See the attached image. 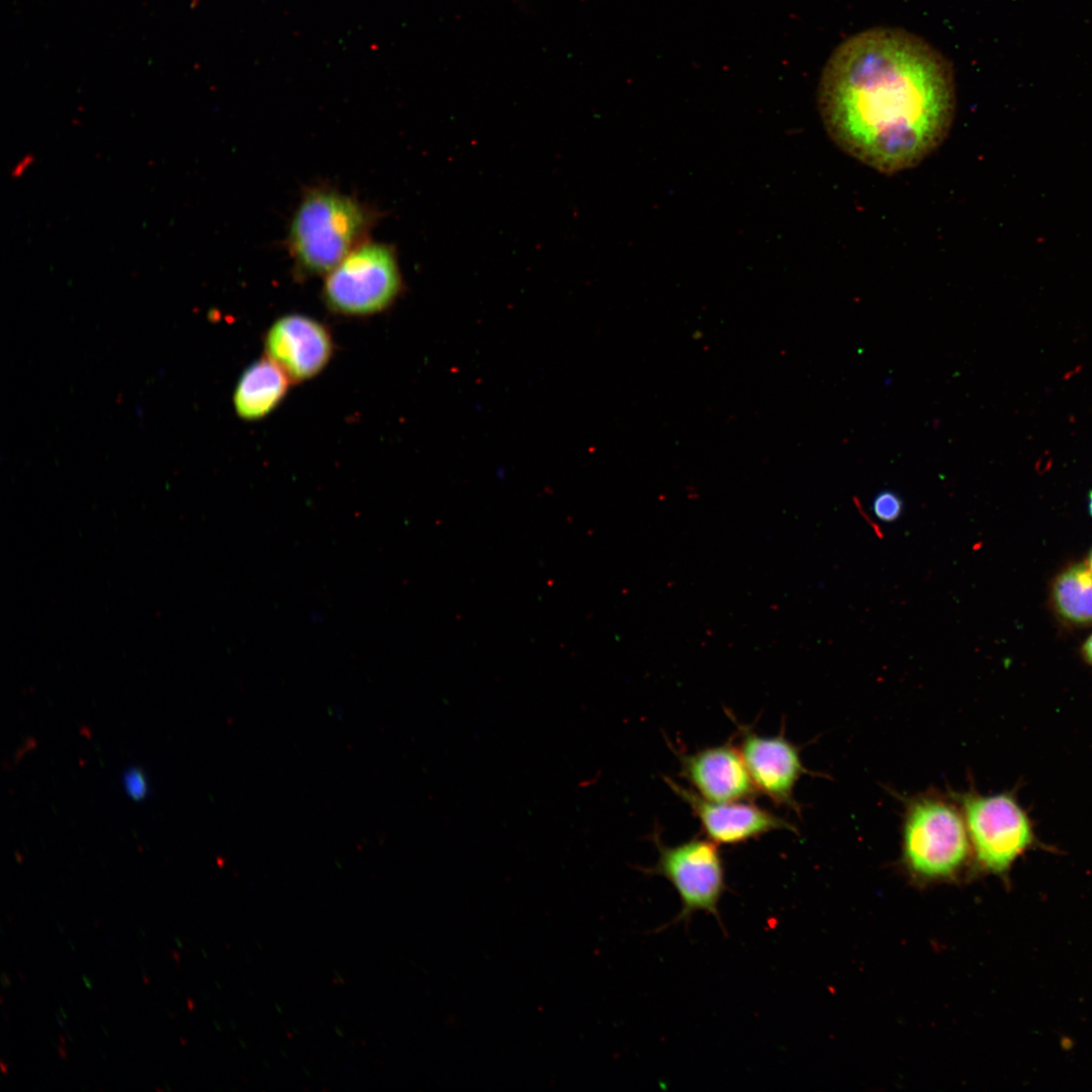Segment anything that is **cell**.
<instances>
[{
    "label": "cell",
    "mask_w": 1092,
    "mask_h": 1092,
    "mask_svg": "<svg viewBox=\"0 0 1092 1092\" xmlns=\"http://www.w3.org/2000/svg\"><path fill=\"white\" fill-rule=\"evenodd\" d=\"M663 779L673 793L690 806L706 837L718 845H738L775 830L797 832L791 822L751 801H708L672 779Z\"/></svg>",
    "instance_id": "ba28073f"
},
{
    "label": "cell",
    "mask_w": 1092,
    "mask_h": 1092,
    "mask_svg": "<svg viewBox=\"0 0 1092 1092\" xmlns=\"http://www.w3.org/2000/svg\"><path fill=\"white\" fill-rule=\"evenodd\" d=\"M951 795L962 810L972 855L983 872L1004 875L1018 857L1042 846L1014 792L983 795L970 788Z\"/></svg>",
    "instance_id": "277c9868"
},
{
    "label": "cell",
    "mask_w": 1092,
    "mask_h": 1092,
    "mask_svg": "<svg viewBox=\"0 0 1092 1092\" xmlns=\"http://www.w3.org/2000/svg\"><path fill=\"white\" fill-rule=\"evenodd\" d=\"M266 357L277 364L291 382H302L321 373L330 362L334 343L330 331L318 321L299 313L277 318L264 338Z\"/></svg>",
    "instance_id": "9c48e42d"
},
{
    "label": "cell",
    "mask_w": 1092,
    "mask_h": 1092,
    "mask_svg": "<svg viewBox=\"0 0 1092 1092\" xmlns=\"http://www.w3.org/2000/svg\"><path fill=\"white\" fill-rule=\"evenodd\" d=\"M1083 655L1085 660L1092 665V635L1083 645Z\"/></svg>",
    "instance_id": "2e32d148"
},
{
    "label": "cell",
    "mask_w": 1092,
    "mask_h": 1092,
    "mask_svg": "<svg viewBox=\"0 0 1092 1092\" xmlns=\"http://www.w3.org/2000/svg\"><path fill=\"white\" fill-rule=\"evenodd\" d=\"M192 1005H193V1002L190 999H188V1006H189L190 1009H192Z\"/></svg>",
    "instance_id": "cb8c5ba5"
},
{
    "label": "cell",
    "mask_w": 1092,
    "mask_h": 1092,
    "mask_svg": "<svg viewBox=\"0 0 1092 1092\" xmlns=\"http://www.w3.org/2000/svg\"><path fill=\"white\" fill-rule=\"evenodd\" d=\"M69 943H70L71 948L74 949V944L72 943L71 940H69Z\"/></svg>",
    "instance_id": "484cf974"
},
{
    "label": "cell",
    "mask_w": 1092,
    "mask_h": 1092,
    "mask_svg": "<svg viewBox=\"0 0 1092 1092\" xmlns=\"http://www.w3.org/2000/svg\"><path fill=\"white\" fill-rule=\"evenodd\" d=\"M82 979H83V982L85 983L86 987L91 989L92 988L91 980L89 978H87L86 976H82Z\"/></svg>",
    "instance_id": "d6986e66"
},
{
    "label": "cell",
    "mask_w": 1092,
    "mask_h": 1092,
    "mask_svg": "<svg viewBox=\"0 0 1092 1092\" xmlns=\"http://www.w3.org/2000/svg\"><path fill=\"white\" fill-rule=\"evenodd\" d=\"M122 784L127 795L134 801L144 800L149 793L147 778L141 767L127 768L123 774Z\"/></svg>",
    "instance_id": "5bb4252c"
},
{
    "label": "cell",
    "mask_w": 1092,
    "mask_h": 1092,
    "mask_svg": "<svg viewBox=\"0 0 1092 1092\" xmlns=\"http://www.w3.org/2000/svg\"><path fill=\"white\" fill-rule=\"evenodd\" d=\"M901 851L905 868L923 880L951 878L965 866L971 844L951 793L928 791L905 800Z\"/></svg>",
    "instance_id": "3957f363"
},
{
    "label": "cell",
    "mask_w": 1092,
    "mask_h": 1092,
    "mask_svg": "<svg viewBox=\"0 0 1092 1092\" xmlns=\"http://www.w3.org/2000/svg\"><path fill=\"white\" fill-rule=\"evenodd\" d=\"M402 288L395 252L380 243H362L327 275L326 305L347 316H366L389 307Z\"/></svg>",
    "instance_id": "5b68a950"
},
{
    "label": "cell",
    "mask_w": 1092,
    "mask_h": 1092,
    "mask_svg": "<svg viewBox=\"0 0 1092 1092\" xmlns=\"http://www.w3.org/2000/svg\"><path fill=\"white\" fill-rule=\"evenodd\" d=\"M32 161H33V157H32L31 155H26V156H25V157H24V158H23V159H22V160H21V161H20V162H19V163H18V164H17V165H16L15 167H14V168H13V170H12V173H11L12 177H13V178H17V177H19V176H20V175H21V174L23 173V171H24V170L26 169V167H27V166H29V165H30V164L32 163Z\"/></svg>",
    "instance_id": "9a60e30c"
},
{
    "label": "cell",
    "mask_w": 1092,
    "mask_h": 1092,
    "mask_svg": "<svg viewBox=\"0 0 1092 1092\" xmlns=\"http://www.w3.org/2000/svg\"><path fill=\"white\" fill-rule=\"evenodd\" d=\"M1054 604L1066 620L1076 624L1092 622V570L1076 564L1064 570L1053 586Z\"/></svg>",
    "instance_id": "7c38bea8"
},
{
    "label": "cell",
    "mask_w": 1092,
    "mask_h": 1092,
    "mask_svg": "<svg viewBox=\"0 0 1092 1092\" xmlns=\"http://www.w3.org/2000/svg\"><path fill=\"white\" fill-rule=\"evenodd\" d=\"M58 1051H59V1055H60V1057L62 1059H67V1055H66L64 1044H61L60 1046H58Z\"/></svg>",
    "instance_id": "ac0fdd59"
},
{
    "label": "cell",
    "mask_w": 1092,
    "mask_h": 1092,
    "mask_svg": "<svg viewBox=\"0 0 1092 1092\" xmlns=\"http://www.w3.org/2000/svg\"><path fill=\"white\" fill-rule=\"evenodd\" d=\"M1 1070L4 1074L7 1073V1065L4 1063V1061H1Z\"/></svg>",
    "instance_id": "44dd1931"
},
{
    "label": "cell",
    "mask_w": 1092,
    "mask_h": 1092,
    "mask_svg": "<svg viewBox=\"0 0 1092 1092\" xmlns=\"http://www.w3.org/2000/svg\"><path fill=\"white\" fill-rule=\"evenodd\" d=\"M658 855L655 863L644 869L648 875L661 876L670 883L680 900V911L670 923L689 924L699 911L715 917L725 928L719 912V902L727 890L724 861L718 844L708 838L695 836L675 845H666L654 834Z\"/></svg>",
    "instance_id": "8992f818"
},
{
    "label": "cell",
    "mask_w": 1092,
    "mask_h": 1092,
    "mask_svg": "<svg viewBox=\"0 0 1092 1092\" xmlns=\"http://www.w3.org/2000/svg\"><path fill=\"white\" fill-rule=\"evenodd\" d=\"M1088 496H1089V505H1088L1089 513H1090V516L1092 517V489L1089 491Z\"/></svg>",
    "instance_id": "ffe728a7"
},
{
    "label": "cell",
    "mask_w": 1092,
    "mask_h": 1092,
    "mask_svg": "<svg viewBox=\"0 0 1092 1092\" xmlns=\"http://www.w3.org/2000/svg\"><path fill=\"white\" fill-rule=\"evenodd\" d=\"M101 1028H102V1030L104 1031V1033H105L106 1035H108V1032H107V1030L105 1029V1027H104V1026H101Z\"/></svg>",
    "instance_id": "d4e9b609"
},
{
    "label": "cell",
    "mask_w": 1092,
    "mask_h": 1092,
    "mask_svg": "<svg viewBox=\"0 0 1092 1092\" xmlns=\"http://www.w3.org/2000/svg\"><path fill=\"white\" fill-rule=\"evenodd\" d=\"M1 984L4 988H8L11 985L8 975L4 972H2L1 974Z\"/></svg>",
    "instance_id": "e0dca14e"
},
{
    "label": "cell",
    "mask_w": 1092,
    "mask_h": 1092,
    "mask_svg": "<svg viewBox=\"0 0 1092 1092\" xmlns=\"http://www.w3.org/2000/svg\"><path fill=\"white\" fill-rule=\"evenodd\" d=\"M872 511L879 521L893 523L897 521L903 513V502L896 492L892 490H883L874 497Z\"/></svg>",
    "instance_id": "4fadbf2b"
},
{
    "label": "cell",
    "mask_w": 1092,
    "mask_h": 1092,
    "mask_svg": "<svg viewBox=\"0 0 1092 1092\" xmlns=\"http://www.w3.org/2000/svg\"><path fill=\"white\" fill-rule=\"evenodd\" d=\"M1089 567L1092 570V551H1091V554H1090V557H1089Z\"/></svg>",
    "instance_id": "7402d4cb"
},
{
    "label": "cell",
    "mask_w": 1092,
    "mask_h": 1092,
    "mask_svg": "<svg viewBox=\"0 0 1092 1092\" xmlns=\"http://www.w3.org/2000/svg\"><path fill=\"white\" fill-rule=\"evenodd\" d=\"M290 379L268 357L250 364L242 373L234 393L237 415L245 421L262 420L271 414L287 394Z\"/></svg>",
    "instance_id": "8fae6325"
},
{
    "label": "cell",
    "mask_w": 1092,
    "mask_h": 1092,
    "mask_svg": "<svg viewBox=\"0 0 1092 1092\" xmlns=\"http://www.w3.org/2000/svg\"><path fill=\"white\" fill-rule=\"evenodd\" d=\"M737 747L757 792L800 815L795 787L803 775L811 772L803 764L800 747L783 732L763 736L746 727H740Z\"/></svg>",
    "instance_id": "52a82bcc"
},
{
    "label": "cell",
    "mask_w": 1092,
    "mask_h": 1092,
    "mask_svg": "<svg viewBox=\"0 0 1092 1092\" xmlns=\"http://www.w3.org/2000/svg\"><path fill=\"white\" fill-rule=\"evenodd\" d=\"M374 216L364 204L328 188L308 191L295 210L288 247L301 275L328 274L363 243Z\"/></svg>",
    "instance_id": "7a4b0ae2"
},
{
    "label": "cell",
    "mask_w": 1092,
    "mask_h": 1092,
    "mask_svg": "<svg viewBox=\"0 0 1092 1092\" xmlns=\"http://www.w3.org/2000/svg\"><path fill=\"white\" fill-rule=\"evenodd\" d=\"M175 940H176L177 944L179 945V947H183V945H182V943H181V941L179 940L178 937H176Z\"/></svg>",
    "instance_id": "603a6c76"
},
{
    "label": "cell",
    "mask_w": 1092,
    "mask_h": 1092,
    "mask_svg": "<svg viewBox=\"0 0 1092 1092\" xmlns=\"http://www.w3.org/2000/svg\"><path fill=\"white\" fill-rule=\"evenodd\" d=\"M825 129L844 153L882 173L915 167L950 130L953 71L917 34L875 27L842 41L818 85Z\"/></svg>",
    "instance_id": "6da1fadb"
},
{
    "label": "cell",
    "mask_w": 1092,
    "mask_h": 1092,
    "mask_svg": "<svg viewBox=\"0 0 1092 1092\" xmlns=\"http://www.w3.org/2000/svg\"><path fill=\"white\" fill-rule=\"evenodd\" d=\"M680 776L712 802L753 801L758 792L737 745L730 742L678 753Z\"/></svg>",
    "instance_id": "30bf717a"
}]
</instances>
